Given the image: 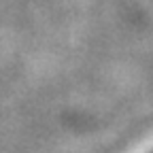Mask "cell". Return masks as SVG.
Wrapping results in <instances>:
<instances>
[{"label":"cell","instance_id":"obj_1","mask_svg":"<svg viewBox=\"0 0 153 153\" xmlns=\"http://www.w3.org/2000/svg\"><path fill=\"white\" fill-rule=\"evenodd\" d=\"M147 153H153V149H149V151H147Z\"/></svg>","mask_w":153,"mask_h":153}]
</instances>
